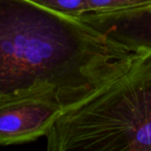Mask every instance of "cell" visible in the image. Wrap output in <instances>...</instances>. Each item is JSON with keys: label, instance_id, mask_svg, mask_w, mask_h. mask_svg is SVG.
<instances>
[{"label": "cell", "instance_id": "1", "mask_svg": "<svg viewBox=\"0 0 151 151\" xmlns=\"http://www.w3.org/2000/svg\"><path fill=\"white\" fill-rule=\"evenodd\" d=\"M136 54L80 17L0 0V104L53 94L65 111L119 76Z\"/></svg>", "mask_w": 151, "mask_h": 151}, {"label": "cell", "instance_id": "3", "mask_svg": "<svg viewBox=\"0 0 151 151\" xmlns=\"http://www.w3.org/2000/svg\"><path fill=\"white\" fill-rule=\"evenodd\" d=\"M64 108L55 95L40 94L0 104V146L23 144L46 136Z\"/></svg>", "mask_w": 151, "mask_h": 151}, {"label": "cell", "instance_id": "5", "mask_svg": "<svg viewBox=\"0 0 151 151\" xmlns=\"http://www.w3.org/2000/svg\"><path fill=\"white\" fill-rule=\"evenodd\" d=\"M89 13L107 14L143 7L151 4V0H86Z\"/></svg>", "mask_w": 151, "mask_h": 151}, {"label": "cell", "instance_id": "6", "mask_svg": "<svg viewBox=\"0 0 151 151\" xmlns=\"http://www.w3.org/2000/svg\"><path fill=\"white\" fill-rule=\"evenodd\" d=\"M36 4L70 17H81L89 13L86 0H30Z\"/></svg>", "mask_w": 151, "mask_h": 151}, {"label": "cell", "instance_id": "4", "mask_svg": "<svg viewBox=\"0 0 151 151\" xmlns=\"http://www.w3.org/2000/svg\"><path fill=\"white\" fill-rule=\"evenodd\" d=\"M80 18L129 52L151 51V4L118 13H87Z\"/></svg>", "mask_w": 151, "mask_h": 151}, {"label": "cell", "instance_id": "2", "mask_svg": "<svg viewBox=\"0 0 151 151\" xmlns=\"http://www.w3.org/2000/svg\"><path fill=\"white\" fill-rule=\"evenodd\" d=\"M45 137L49 151H151V51L65 110Z\"/></svg>", "mask_w": 151, "mask_h": 151}]
</instances>
